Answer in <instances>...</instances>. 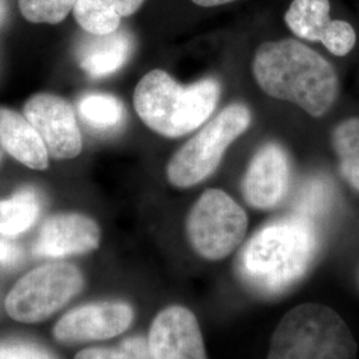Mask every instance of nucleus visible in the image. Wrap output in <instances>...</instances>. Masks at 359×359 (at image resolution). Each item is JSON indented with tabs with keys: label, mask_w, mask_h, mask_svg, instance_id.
<instances>
[{
	"label": "nucleus",
	"mask_w": 359,
	"mask_h": 359,
	"mask_svg": "<svg viewBox=\"0 0 359 359\" xmlns=\"http://www.w3.org/2000/svg\"><path fill=\"white\" fill-rule=\"evenodd\" d=\"M253 75L265 93L295 103L313 117L326 115L339 92L333 65L294 39L261 44L253 59Z\"/></svg>",
	"instance_id": "obj_1"
},
{
	"label": "nucleus",
	"mask_w": 359,
	"mask_h": 359,
	"mask_svg": "<svg viewBox=\"0 0 359 359\" xmlns=\"http://www.w3.org/2000/svg\"><path fill=\"white\" fill-rule=\"evenodd\" d=\"M318 249L317 231L306 218L273 222L256 233L240 256L245 283L262 295H278L299 281Z\"/></svg>",
	"instance_id": "obj_2"
},
{
	"label": "nucleus",
	"mask_w": 359,
	"mask_h": 359,
	"mask_svg": "<svg viewBox=\"0 0 359 359\" xmlns=\"http://www.w3.org/2000/svg\"><path fill=\"white\" fill-rule=\"evenodd\" d=\"M219 83L203 79L181 86L163 69L142 76L133 93V105L142 123L156 133L177 139L200 128L215 112Z\"/></svg>",
	"instance_id": "obj_3"
},
{
	"label": "nucleus",
	"mask_w": 359,
	"mask_h": 359,
	"mask_svg": "<svg viewBox=\"0 0 359 359\" xmlns=\"http://www.w3.org/2000/svg\"><path fill=\"white\" fill-rule=\"evenodd\" d=\"M357 344L333 309L304 304L292 309L270 341L268 359H355Z\"/></svg>",
	"instance_id": "obj_4"
},
{
	"label": "nucleus",
	"mask_w": 359,
	"mask_h": 359,
	"mask_svg": "<svg viewBox=\"0 0 359 359\" xmlns=\"http://www.w3.org/2000/svg\"><path fill=\"white\" fill-rule=\"evenodd\" d=\"M250 121L252 114L245 104L224 108L172 156L167 165L168 181L176 188L187 189L208 179L216 172L231 142L249 128Z\"/></svg>",
	"instance_id": "obj_5"
},
{
	"label": "nucleus",
	"mask_w": 359,
	"mask_h": 359,
	"mask_svg": "<svg viewBox=\"0 0 359 359\" xmlns=\"http://www.w3.org/2000/svg\"><path fill=\"white\" fill-rule=\"evenodd\" d=\"M84 287V277L75 265L52 262L28 271L6 297L7 314L22 323L46 321Z\"/></svg>",
	"instance_id": "obj_6"
},
{
	"label": "nucleus",
	"mask_w": 359,
	"mask_h": 359,
	"mask_svg": "<svg viewBox=\"0 0 359 359\" xmlns=\"http://www.w3.org/2000/svg\"><path fill=\"white\" fill-rule=\"evenodd\" d=\"M248 216L228 193L209 189L201 194L187 218V234L198 256L218 261L243 243Z\"/></svg>",
	"instance_id": "obj_7"
},
{
	"label": "nucleus",
	"mask_w": 359,
	"mask_h": 359,
	"mask_svg": "<svg viewBox=\"0 0 359 359\" xmlns=\"http://www.w3.org/2000/svg\"><path fill=\"white\" fill-rule=\"evenodd\" d=\"M23 115L32 124L55 160L75 158L83 151V137L74 105L65 97L41 92L31 96Z\"/></svg>",
	"instance_id": "obj_8"
},
{
	"label": "nucleus",
	"mask_w": 359,
	"mask_h": 359,
	"mask_svg": "<svg viewBox=\"0 0 359 359\" xmlns=\"http://www.w3.org/2000/svg\"><path fill=\"white\" fill-rule=\"evenodd\" d=\"M135 311L127 302L103 301L69 310L53 327L60 344L102 341L124 333L133 322Z\"/></svg>",
	"instance_id": "obj_9"
},
{
	"label": "nucleus",
	"mask_w": 359,
	"mask_h": 359,
	"mask_svg": "<svg viewBox=\"0 0 359 359\" xmlns=\"http://www.w3.org/2000/svg\"><path fill=\"white\" fill-rule=\"evenodd\" d=\"M285 22L295 36L321 41L335 56H346L357 41L354 27L345 20L330 19L329 0H293Z\"/></svg>",
	"instance_id": "obj_10"
},
{
	"label": "nucleus",
	"mask_w": 359,
	"mask_h": 359,
	"mask_svg": "<svg viewBox=\"0 0 359 359\" xmlns=\"http://www.w3.org/2000/svg\"><path fill=\"white\" fill-rule=\"evenodd\" d=\"M148 346L151 359H206L197 318L189 309L177 305L156 316Z\"/></svg>",
	"instance_id": "obj_11"
},
{
	"label": "nucleus",
	"mask_w": 359,
	"mask_h": 359,
	"mask_svg": "<svg viewBox=\"0 0 359 359\" xmlns=\"http://www.w3.org/2000/svg\"><path fill=\"white\" fill-rule=\"evenodd\" d=\"M100 240L95 219L81 213H59L43 222L32 252L41 258L83 256L96 250Z\"/></svg>",
	"instance_id": "obj_12"
},
{
	"label": "nucleus",
	"mask_w": 359,
	"mask_h": 359,
	"mask_svg": "<svg viewBox=\"0 0 359 359\" xmlns=\"http://www.w3.org/2000/svg\"><path fill=\"white\" fill-rule=\"evenodd\" d=\"M290 161L281 145L269 142L252 158L243 182L246 203L268 210L278 205L289 189Z\"/></svg>",
	"instance_id": "obj_13"
},
{
	"label": "nucleus",
	"mask_w": 359,
	"mask_h": 359,
	"mask_svg": "<svg viewBox=\"0 0 359 359\" xmlns=\"http://www.w3.org/2000/svg\"><path fill=\"white\" fill-rule=\"evenodd\" d=\"M133 51V39L126 29L109 35H90L81 40L77 48V62L93 79L109 76L121 69Z\"/></svg>",
	"instance_id": "obj_14"
},
{
	"label": "nucleus",
	"mask_w": 359,
	"mask_h": 359,
	"mask_svg": "<svg viewBox=\"0 0 359 359\" xmlns=\"http://www.w3.org/2000/svg\"><path fill=\"white\" fill-rule=\"evenodd\" d=\"M0 145L16 161L35 170H44L50 154L38 132L26 116L0 107Z\"/></svg>",
	"instance_id": "obj_15"
},
{
	"label": "nucleus",
	"mask_w": 359,
	"mask_h": 359,
	"mask_svg": "<svg viewBox=\"0 0 359 359\" xmlns=\"http://www.w3.org/2000/svg\"><path fill=\"white\" fill-rule=\"evenodd\" d=\"M145 0H76L74 16L77 25L90 35H109L124 18L136 13Z\"/></svg>",
	"instance_id": "obj_16"
},
{
	"label": "nucleus",
	"mask_w": 359,
	"mask_h": 359,
	"mask_svg": "<svg viewBox=\"0 0 359 359\" xmlns=\"http://www.w3.org/2000/svg\"><path fill=\"white\" fill-rule=\"evenodd\" d=\"M40 215V198L32 188H22L0 200V234L15 237L28 231Z\"/></svg>",
	"instance_id": "obj_17"
},
{
	"label": "nucleus",
	"mask_w": 359,
	"mask_h": 359,
	"mask_svg": "<svg viewBox=\"0 0 359 359\" xmlns=\"http://www.w3.org/2000/svg\"><path fill=\"white\" fill-rule=\"evenodd\" d=\"M332 144L342 177L359 192V118L351 117L333 130Z\"/></svg>",
	"instance_id": "obj_18"
},
{
	"label": "nucleus",
	"mask_w": 359,
	"mask_h": 359,
	"mask_svg": "<svg viewBox=\"0 0 359 359\" xmlns=\"http://www.w3.org/2000/svg\"><path fill=\"white\" fill-rule=\"evenodd\" d=\"M77 107L80 117L92 128H116L126 117L121 100L108 93H87Z\"/></svg>",
	"instance_id": "obj_19"
},
{
	"label": "nucleus",
	"mask_w": 359,
	"mask_h": 359,
	"mask_svg": "<svg viewBox=\"0 0 359 359\" xmlns=\"http://www.w3.org/2000/svg\"><path fill=\"white\" fill-rule=\"evenodd\" d=\"M18 3L27 22L57 25L74 11L76 0H18Z\"/></svg>",
	"instance_id": "obj_20"
},
{
	"label": "nucleus",
	"mask_w": 359,
	"mask_h": 359,
	"mask_svg": "<svg viewBox=\"0 0 359 359\" xmlns=\"http://www.w3.org/2000/svg\"><path fill=\"white\" fill-rule=\"evenodd\" d=\"M332 188L322 180H313L305 185L297 198L298 217L306 218L313 222V218L323 215L332 204Z\"/></svg>",
	"instance_id": "obj_21"
},
{
	"label": "nucleus",
	"mask_w": 359,
	"mask_h": 359,
	"mask_svg": "<svg viewBox=\"0 0 359 359\" xmlns=\"http://www.w3.org/2000/svg\"><path fill=\"white\" fill-rule=\"evenodd\" d=\"M75 359H151L148 339L136 335L124 339L117 346L93 347L77 353Z\"/></svg>",
	"instance_id": "obj_22"
},
{
	"label": "nucleus",
	"mask_w": 359,
	"mask_h": 359,
	"mask_svg": "<svg viewBox=\"0 0 359 359\" xmlns=\"http://www.w3.org/2000/svg\"><path fill=\"white\" fill-rule=\"evenodd\" d=\"M0 359H56L47 348L28 341H0Z\"/></svg>",
	"instance_id": "obj_23"
},
{
	"label": "nucleus",
	"mask_w": 359,
	"mask_h": 359,
	"mask_svg": "<svg viewBox=\"0 0 359 359\" xmlns=\"http://www.w3.org/2000/svg\"><path fill=\"white\" fill-rule=\"evenodd\" d=\"M20 249L6 238H0V266H11L20 258Z\"/></svg>",
	"instance_id": "obj_24"
},
{
	"label": "nucleus",
	"mask_w": 359,
	"mask_h": 359,
	"mask_svg": "<svg viewBox=\"0 0 359 359\" xmlns=\"http://www.w3.org/2000/svg\"><path fill=\"white\" fill-rule=\"evenodd\" d=\"M194 4L200 6V7H218V6H224V4H229L237 0H192Z\"/></svg>",
	"instance_id": "obj_25"
},
{
	"label": "nucleus",
	"mask_w": 359,
	"mask_h": 359,
	"mask_svg": "<svg viewBox=\"0 0 359 359\" xmlns=\"http://www.w3.org/2000/svg\"><path fill=\"white\" fill-rule=\"evenodd\" d=\"M3 13H4V7H3V1L0 0V20L3 18Z\"/></svg>",
	"instance_id": "obj_26"
},
{
	"label": "nucleus",
	"mask_w": 359,
	"mask_h": 359,
	"mask_svg": "<svg viewBox=\"0 0 359 359\" xmlns=\"http://www.w3.org/2000/svg\"><path fill=\"white\" fill-rule=\"evenodd\" d=\"M1 158H3V157H1V154H0V164H1Z\"/></svg>",
	"instance_id": "obj_27"
}]
</instances>
